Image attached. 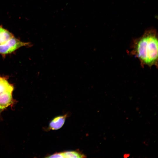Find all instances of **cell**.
Instances as JSON below:
<instances>
[{
    "instance_id": "52a82bcc",
    "label": "cell",
    "mask_w": 158,
    "mask_h": 158,
    "mask_svg": "<svg viewBox=\"0 0 158 158\" xmlns=\"http://www.w3.org/2000/svg\"><path fill=\"white\" fill-rule=\"evenodd\" d=\"M13 87L5 79L0 77V93L6 91L13 90Z\"/></svg>"
},
{
    "instance_id": "ba28073f",
    "label": "cell",
    "mask_w": 158,
    "mask_h": 158,
    "mask_svg": "<svg viewBox=\"0 0 158 158\" xmlns=\"http://www.w3.org/2000/svg\"><path fill=\"white\" fill-rule=\"evenodd\" d=\"M130 155V154L126 153L124 154L123 155V157L124 158H127Z\"/></svg>"
},
{
    "instance_id": "6da1fadb",
    "label": "cell",
    "mask_w": 158,
    "mask_h": 158,
    "mask_svg": "<svg viewBox=\"0 0 158 158\" xmlns=\"http://www.w3.org/2000/svg\"><path fill=\"white\" fill-rule=\"evenodd\" d=\"M131 53L139 60L142 66L157 67L158 40L157 32L152 28L132 42Z\"/></svg>"
},
{
    "instance_id": "5b68a950",
    "label": "cell",
    "mask_w": 158,
    "mask_h": 158,
    "mask_svg": "<svg viewBox=\"0 0 158 158\" xmlns=\"http://www.w3.org/2000/svg\"><path fill=\"white\" fill-rule=\"evenodd\" d=\"M13 37L11 32L0 25V44L6 42Z\"/></svg>"
},
{
    "instance_id": "3957f363",
    "label": "cell",
    "mask_w": 158,
    "mask_h": 158,
    "mask_svg": "<svg viewBox=\"0 0 158 158\" xmlns=\"http://www.w3.org/2000/svg\"><path fill=\"white\" fill-rule=\"evenodd\" d=\"M13 91L7 90L0 93V109H4L11 104Z\"/></svg>"
},
{
    "instance_id": "7a4b0ae2",
    "label": "cell",
    "mask_w": 158,
    "mask_h": 158,
    "mask_svg": "<svg viewBox=\"0 0 158 158\" xmlns=\"http://www.w3.org/2000/svg\"><path fill=\"white\" fill-rule=\"evenodd\" d=\"M29 44V43L21 42L13 37L6 42L0 44V54L10 53L20 47Z\"/></svg>"
},
{
    "instance_id": "277c9868",
    "label": "cell",
    "mask_w": 158,
    "mask_h": 158,
    "mask_svg": "<svg viewBox=\"0 0 158 158\" xmlns=\"http://www.w3.org/2000/svg\"><path fill=\"white\" fill-rule=\"evenodd\" d=\"M67 114L59 116L54 118L50 122L49 128L52 130H57L62 127L64 123Z\"/></svg>"
},
{
    "instance_id": "8992f818",
    "label": "cell",
    "mask_w": 158,
    "mask_h": 158,
    "mask_svg": "<svg viewBox=\"0 0 158 158\" xmlns=\"http://www.w3.org/2000/svg\"><path fill=\"white\" fill-rule=\"evenodd\" d=\"M60 153L61 158H83L85 157L83 154L76 151H68Z\"/></svg>"
}]
</instances>
